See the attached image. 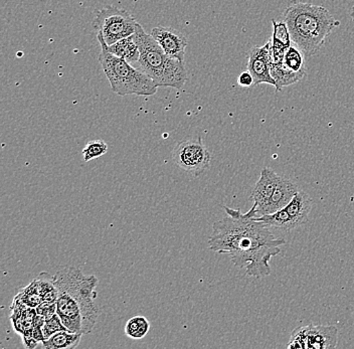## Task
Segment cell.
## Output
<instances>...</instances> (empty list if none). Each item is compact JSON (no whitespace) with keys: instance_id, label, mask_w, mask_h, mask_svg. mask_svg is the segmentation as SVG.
I'll return each instance as SVG.
<instances>
[{"instance_id":"cb8c5ba5","label":"cell","mask_w":354,"mask_h":349,"mask_svg":"<svg viewBox=\"0 0 354 349\" xmlns=\"http://www.w3.org/2000/svg\"><path fill=\"white\" fill-rule=\"evenodd\" d=\"M349 15H351V21H353L354 23V6L353 8H351V13H349Z\"/></svg>"},{"instance_id":"ffe728a7","label":"cell","mask_w":354,"mask_h":349,"mask_svg":"<svg viewBox=\"0 0 354 349\" xmlns=\"http://www.w3.org/2000/svg\"><path fill=\"white\" fill-rule=\"evenodd\" d=\"M62 330H68V329L64 326L63 321H62L61 318H59L57 313L53 317L46 319V322H44V326H43L44 340L52 337L55 332H59V331Z\"/></svg>"},{"instance_id":"e0dca14e","label":"cell","mask_w":354,"mask_h":349,"mask_svg":"<svg viewBox=\"0 0 354 349\" xmlns=\"http://www.w3.org/2000/svg\"><path fill=\"white\" fill-rule=\"evenodd\" d=\"M305 59H306V57L303 54L302 50H299L297 46L292 45L288 48L286 54H285L283 66L292 74L303 79V77L306 74Z\"/></svg>"},{"instance_id":"7a4b0ae2","label":"cell","mask_w":354,"mask_h":349,"mask_svg":"<svg viewBox=\"0 0 354 349\" xmlns=\"http://www.w3.org/2000/svg\"><path fill=\"white\" fill-rule=\"evenodd\" d=\"M54 282L59 291L57 313L66 328L81 334L92 332L99 317L95 303V289L98 284L96 276L84 275L77 268H66L57 272Z\"/></svg>"},{"instance_id":"ba28073f","label":"cell","mask_w":354,"mask_h":349,"mask_svg":"<svg viewBox=\"0 0 354 349\" xmlns=\"http://www.w3.org/2000/svg\"><path fill=\"white\" fill-rule=\"evenodd\" d=\"M172 158L177 167L190 176L198 178L209 169L212 155L203 144V139L198 137V139H189L177 143L172 151Z\"/></svg>"},{"instance_id":"7402d4cb","label":"cell","mask_w":354,"mask_h":349,"mask_svg":"<svg viewBox=\"0 0 354 349\" xmlns=\"http://www.w3.org/2000/svg\"><path fill=\"white\" fill-rule=\"evenodd\" d=\"M37 314L43 315L46 319L57 314V302H43L35 308Z\"/></svg>"},{"instance_id":"6da1fadb","label":"cell","mask_w":354,"mask_h":349,"mask_svg":"<svg viewBox=\"0 0 354 349\" xmlns=\"http://www.w3.org/2000/svg\"><path fill=\"white\" fill-rule=\"evenodd\" d=\"M227 216L214 223L209 240V249L227 254L232 264L245 269L250 277L271 275L270 260L281 253L284 238H278L266 223L257 218L254 205L243 214L240 209L223 207Z\"/></svg>"},{"instance_id":"d6986e66","label":"cell","mask_w":354,"mask_h":349,"mask_svg":"<svg viewBox=\"0 0 354 349\" xmlns=\"http://www.w3.org/2000/svg\"><path fill=\"white\" fill-rule=\"evenodd\" d=\"M108 145L103 140L90 141L83 149V158L86 162L105 155Z\"/></svg>"},{"instance_id":"7c38bea8","label":"cell","mask_w":354,"mask_h":349,"mask_svg":"<svg viewBox=\"0 0 354 349\" xmlns=\"http://www.w3.org/2000/svg\"><path fill=\"white\" fill-rule=\"evenodd\" d=\"M282 176L277 174L270 167H265L261 171L260 178L254 185L252 191L251 198L254 200V205L256 207L257 213L260 216H264L268 203L273 196L276 187H278L279 181Z\"/></svg>"},{"instance_id":"52a82bcc","label":"cell","mask_w":354,"mask_h":349,"mask_svg":"<svg viewBox=\"0 0 354 349\" xmlns=\"http://www.w3.org/2000/svg\"><path fill=\"white\" fill-rule=\"evenodd\" d=\"M312 209V200L309 194L299 191L286 207L280 211L267 216H260V220L270 227L290 232L308 222V216Z\"/></svg>"},{"instance_id":"2e32d148","label":"cell","mask_w":354,"mask_h":349,"mask_svg":"<svg viewBox=\"0 0 354 349\" xmlns=\"http://www.w3.org/2000/svg\"><path fill=\"white\" fill-rule=\"evenodd\" d=\"M82 335L68 330L59 331L44 340L43 346L46 349H74L79 346Z\"/></svg>"},{"instance_id":"9a60e30c","label":"cell","mask_w":354,"mask_h":349,"mask_svg":"<svg viewBox=\"0 0 354 349\" xmlns=\"http://www.w3.org/2000/svg\"><path fill=\"white\" fill-rule=\"evenodd\" d=\"M108 50L114 56L121 57L129 63H137L140 57L138 45L135 41L134 35L116 41L112 46H107Z\"/></svg>"},{"instance_id":"8992f818","label":"cell","mask_w":354,"mask_h":349,"mask_svg":"<svg viewBox=\"0 0 354 349\" xmlns=\"http://www.w3.org/2000/svg\"><path fill=\"white\" fill-rule=\"evenodd\" d=\"M136 19L131 13L116 6H108L96 12L93 28L103 37L107 46H112L122 39L136 32Z\"/></svg>"},{"instance_id":"5b68a950","label":"cell","mask_w":354,"mask_h":349,"mask_svg":"<svg viewBox=\"0 0 354 349\" xmlns=\"http://www.w3.org/2000/svg\"><path fill=\"white\" fill-rule=\"evenodd\" d=\"M97 39L101 46L99 63L115 94L119 96H153L156 94L158 87L150 77L139 68L133 67L129 62L111 54L101 35H97Z\"/></svg>"},{"instance_id":"5bb4252c","label":"cell","mask_w":354,"mask_h":349,"mask_svg":"<svg viewBox=\"0 0 354 349\" xmlns=\"http://www.w3.org/2000/svg\"><path fill=\"white\" fill-rule=\"evenodd\" d=\"M298 191V187L293 181L282 176L280 181H279L278 187H276L275 191H274L273 196L268 203L264 216L276 213V211H280L283 207H286L288 203L293 200L294 196L297 194Z\"/></svg>"},{"instance_id":"4fadbf2b","label":"cell","mask_w":354,"mask_h":349,"mask_svg":"<svg viewBox=\"0 0 354 349\" xmlns=\"http://www.w3.org/2000/svg\"><path fill=\"white\" fill-rule=\"evenodd\" d=\"M272 23H273V35L271 39V64L282 63L288 48L292 46L293 41L285 21L277 23L273 19Z\"/></svg>"},{"instance_id":"44dd1931","label":"cell","mask_w":354,"mask_h":349,"mask_svg":"<svg viewBox=\"0 0 354 349\" xmlns=\"http://www.w3.org/2000/svg\"><path fill=\"white\" fill-rule=\"evenodd\" d=\"M15 298L21 300L22 303L26 304V306L32 307V308H37L39 304L44 302L41 294L28 292V291L24 290V289H22L21 292L17 294Z\"/></svg>"},{"instance_id":"8fae6325","label":"cell","mask_w":354,"mask_h":349,"mask_svg":"<svg viewBox=\"0 0 354 349\" xmlns=\"http://www.w3.org/2000/svg\"><path fill=\"white\" fill-rule=\"evenodd\" d=\"M150 35L162 48L167 56L180 62H185L187 39L181 32L172 28L157 26L151 30Z\"/></svg>"},{"instance_id":"9c48e42d","label":"cell","mask_w":354,"mask_h":349,"mask_svg":"<svg viewBox=\"0 0 354 349\" xmlns=\"http://www.w3.org/2000/svg\"><path fill=\"white\" fill-rule=\"evenodd\" d=\"M338 343V329L334 326H299L291 333L287 348L332 349Z\"/></svg>"},{"instance_id":"ac0fdd59","label":"cell","mask_w":354,"mask_h":349,"mask_svg":"<svg viewBox=\"0 0 354 349\" xmlns=\"http://www.w3.org/2000/svg\"><path fill=\"white\" fill-rule=\"evenodd\" d=\"M150 323L144 316H134L128 320L125 326V333L132 339H141L148 334Z\"/></svg>"},{"instance_id":"30bf717a","label":"cell","mask_w":354,"mask_h":349,"mask_svg":"<svg viewBox=\"0 0 354 349\" xmlns=\"http://www.w3.org/2000/svg\"><path fill=\"white\" fill-rule=\"evenodd\" d=\"M271 39L263 46H254L249 53L247 68L254 78V86L268 84L276 88L271 74Z\"/></svg>"},{"instance_id":"3957f363","label":"cell","mask_w":354,"mask_h":349,"mask_svg":"<svg viewBox=\"0 0 354 349\" xmlns=\"http://www.w3.org/2000/svg\"><path fill=\"white\" fill-rule=\"evenodd\" d=\"M284 21L293 45L306 57L317 54L327 37L340 26V21L324 6L306 2L290 4L284 12Z\"/></svg>"},{"instance_id":"603a6c76","label":"cell","mask_w":354,"mask_h":349,"mask_svg":"<svg viewBox=\"0 0 354 349\" xmlns=\"http://www.w3.org/2000/svg\"><path fill=\"white\" fill-rule=\"evenodd\" d=\"M238 84L241 87L250 88L254 86V78L252 76L251 73L249 70L243 72L242 74L239 76Z\"/></svg>"},{"instance_id":"277c9868","label":"cell","mask_w":354,"mask_h":349,"mask_svg":"<svg viewBox=\"0 0 354 349\" xmlns=\"http://www.w3.org/2000/svg\"><path fill=\"white\" fill-rule=\"evenodd\" d=\"M134 37L140 52V57L137 62L139 70L150 77L158 88L181 89L187 82L185 62L167 56L151 35L146 34L139 23Z\"/></svg>"}]
</instances>
